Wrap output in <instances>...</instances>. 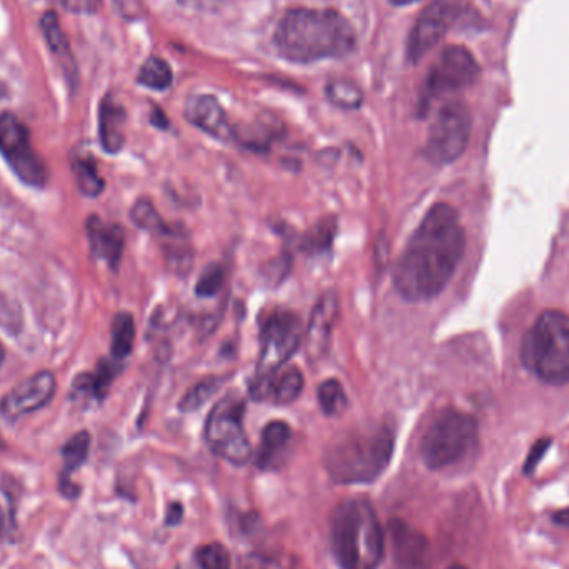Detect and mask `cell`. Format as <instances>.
I'll return each instance as SVG.
<instances>
[{"mask_svg": "<svg viewBox=\"0 0 569 569\" xmlns=\"http://www.w3.org/2000/svg\"><path fill=\"white\" fill-rule=\"evenodd\" d=\"M465 250V230L455 208L436 203L396 260V292L408 302H428L438 297L455 275Z\"/></svg>", "mask_w": 569, "mask_h": 569, "instance_id": "obj_1", "label": "cell"}, {"mask_svg": "<svg viewBox=\"0 0 569 569\" xmlns=\"http://www.w3.org/2000/svg\"><path fill=\"white\" fill-rule=\"evenodd\" d=\"M275 44L285 59L310 64L345 57L355 49L352 24L335 10H290L275 30Z\"/></svg>", "mask_w": 569, "mask_h": 569, "instance_id": "obj_2", "label": "cell"}, {"mask_svg": "<svg viewBox=\"0 0 569 569\" xmlns=\"http://www.w3.org/2000/svg\"><path fill=\"white\" fill-rule=\"evenodd\" d=\"M385 531L365 498H347L332 515V550L342 569H377L385 558Z\"/></svg>", "mask_w": 569, "mask_h": 569, "instance_id": "obj_3", "label": "cell"}, {"mask_svg": "<svg viewBox=\"0 0 569 569\" xmlns=\"http://www.w3.org/2000/svg\"><path fill=\"white\" fill-rule=\"evenodd\" d=\"M395 433L388 426L352 431L333 441L325 451V470L338 485H368L390 466Z\"/></svg>", "mask_w": 569, "mask_h": 569, "instance_id": "obj_4", "label": "cell"}, {"mask_svg": "<svg viewBox=\"0 0 569 569\" xmlns=\"http://www.w3.org/2000/svg\"><path fill=\"white\" fill-rule=\"evenodd\" d=\"M521 362L535 377L551 385L569 381V317L548 310L526 333Z\"/></svg>", "mask_w": 569, "mask_h": 569, "instance_id": "obj_5", "label": "cell"}, {"mask_svg": "<svg viewBox=\"0 0 569 569\" xmlns=\"http://www.w3.org/2000/svg\"><path fill=\"white\" fill-rule=\"evenodd\" d=\"M478 425L473 416L446 408L431 420L421 438L420 456L426 468L448 470L475 453Z\"/></svg>", "mask_w": 569, "mask_h": 569, "instance_id": "obj_6", "label": "cell"}, {"mask_svg": "<svg viewBox=\"0 0 569 569\" xmlns=\"http://www.w3.org/2000/svg\"><path fill=\"white\" fill-rule=\"evenodd\" d=\"M302 320L290 310L272 312L263 320L260 332V358L257 373L250 386L253 400L265 401L270 398L272 378L302 345Z\"/></svg>", "mask_w": 569, "mask_h": 569, "instance_id": "obj_7", "label": "cell"}, {"mask_svg": "<svg viewBox=\"0 0 569 569\" xmlns=\"http://www.w3.org/2000/svg\"><path fill=\"white\" fill-rule=\"evenodd\" d=\"M245 401L235 393L223 396L213 406L205 423V440L222 460L242 466L252 458V445L243 428Z\"/></svg>", "mask_w": 569, "mask_h": 569, "instance_id": "obj_8", "label": "cell"}, {"mask_svg": "<svg viewBox=\"0 0 569 569\" xmlns=\"http://www.w3.org/2000/svg\"><path fill=\"white\" fill-rule=\"evenodd\" d=\"M470 135V110L461 102H448L431 125L425 145L426 159L436 165L453 164L465 154Z\"/></svg>", "mask_w": 569, "mask_h": 569, "instance_id": "obj_9", "label": "cell"}, {"mask_svg": "<svg viewBox=\"0 0 569 569\" xmlns=\"http://www.w3.org/2000/svg\"><path fill=\"white\" fill-rule=\"evenodd\" d=\"M0 154L24 184L35 189L47 184L49 172L30 142L29 130L10 112L0 114Z\"/></svg>", "mask_w": 569, "mask_h": 569, "instance_id": "obj_10", "label": "cell"}, {"mask_svg": "<svg viewBox=\"0 0 569 569\" xmlns=\"http://www.w3.org/2000/svg\"><path fill=\"white\" fill-rule=\"evenodd\" d=\"M480 67L470 50L461 45H451L441 52L426 77V94L431 99L453 94L475 84Z\"/></svg>", "mask_w": 569, "mask_h": 569, "instance_id": "obj_11", "label": "cell"}, {"mask_svg": "<svg viewBox=\"0 0 569 569\" xmlns=\"http://www.w3.org/2000/svg\"><path fill=\"white\" fill-rule=\"evenodd\" d=\"M465 10V0H435L426 7L416 20L408 40V57L411 62L423 59L451 29L461 12Z\"/></svg>", "mask_w": 569, "mask_h": 569, "instance_id": "obj_12", "label": "cell"}, {"mask_svg": "<svg viewBox=\"0 0 569 569\" xmlns=\"http://www.w3.org/2000/svg\"><path fill=\"white\" fill-rule=\"evenodd\" d=\"M54 373L39 372L14 386L0 400V415L7 421H17L44 408L55 393Z\"/></svg>", "mask_w": 569, "mask_h": 569, "instance_id": "obj_13", "label": "cell"}, {"mask_svg": "<svg viewBox=\"0 0 569 569\" xmlns=\"http://www.w3.org/2000/svg\"><path fill=\"white\" fill-rule=\"evenodd\" d=\"M391 555L396 569H431L433 551L421 531L405 521H390Z\"/></svg>", "mask_w": 569, "mask_h": 569, "instance_id": "obj_14", "label": "cell"}, {"mask_svg": "<svg viewBox=\"0 0 569 569\" xmlns=\"http://www.w3.org/2000/svg\"><path fill=\"white\" fill-rule=\"evenodd\" d=\"M338 315H340L338 295L333 290H328V292L323 293L313 308L312 317L308 323L305 347H307L310 362H318L327 355Z\"/></svg>", "mask_w": 569, "mask_h": 569, "instance_id": "obj_15", "label": "cell"}, {"mask_svg": "<svg viewBox=\"0 0 569 569\" xmlns=\"http://www.w3.org/2000/svg\"><path fill=\"white\" fill-rule=\"evenodd\" d=\"M185 117L190 124L213 139L230 140L233 137L232 125L222 105L212 95H193L185 105Z\"/></svg>", "mask_w": 569, "mask_h": 569, "instance_id": "obj_16", "label": "cell"}, {"mask_svg": "<svg viewBox=\"0 0 569 569\" xmlns=\"http://www.w3.org/2000/svg\"><path fill=\"white\" fill-rule=\"evenodd\" d=\"M87 233L95 257L105 260L114 270L119 267L125 247V233L122 227L114 223H104L97 215H92L87 222Z\"/></svg>", "mask_w": 569, "mask_h": 569, "instance_id": "obj_17", "label": "cell"}, {"mask_svg": "<svg viewBox=\"0 0 569 569\" xmlns=\"http://www.w3.org/2000/svg\"><path fill=\"white\" fill-rule=\"evenodd\" d=\"M292 440V428L285 421H272L262 431V445L258 450L255 465L260 470H277L285 458V451Z\"/></svg>", "mask_w": 569, "mask_h": 569, "instance_id": "obj_18", "label": "cell"}, {"mask_svg": "<svg viewBox=\"0 0 569 569\" xmlns=\"http://www.w3.org/2000/svg\"><path fill=\"white\" fill-rule=\"evenodd\" d=\"M125 110L112 97H105L100 105V142L109 154H117L125 144Z\"/></svg>", "mask_w": 569, "mask_h": 569, "instance_id": "obj_19", "label": "cell"}, {"mask_svg": "<svg viewBox=\"0 0 569 569\" xmlns=\"http://www.w3.org/2000/svg\"><path fill=\"white\" fill-rule=\"evenodd\" d=\"M305 388V377L302 370L297 367L280 368L272 378L270 385V398L277 405H292L302 395Z\"/></svg>", "mask_w": 569, "mask_h": 569, "instance_id": "obj_20", "label": "cell"}, {"mask_svg": "<svg viewBox=\"0 0 569 569\" xmlns=\"http://www.w3.org/2000/svg\"><path fill=\"white\" fill-rule=\"evenodd\" d=\"M117 372H119L117 363L102 360L94 373H85L77 377L74 383V393L90 395L92 398L102 400L107 395Z\"/></svg>", "mask_w": 569, "mask_h": 569, "instance_id": "obj_21", "label": "cell"}, {"mask_svg": "<svg viewBox=\"0 0 569 569\" xmlns=\"http://www.w3.org/2000/svg\"><path fill=\"white\" fill-rule=\"evenodd\" d=\"M42 30H44L45 39H47V44L50 45V50L59 57L60 64L65 67V72H72V75L75 77L77 69H75L74 55L70 52L69 42H67V37L60 29L59 19H57V15L54 12L44 15Z\"/></svg>", "mask_w": 569, "mask_h": 569, "instance_id": "obj_22", "label": "cell"}, {"mask_svg": "<svg viewBox=\"0 0 569 569\" xmlns=\"http://www.w3.org/2000/svg\"><path fill=\"white\" fill-rule=\"evenodd\" d=\"M72 172L80 192L87 197H99L105 182L99 175L94 159L89 155L75 154L72 157Z\"/></svg>", "mask_w": 569, "mask_h": 569, "instance_id": "obj_23", "label": "cell"}, {"mask_svg": "<svg viewBox=\"0 0 569 569\" xmlns=\"http://www.w3.org/2000/svg\"><path fill=\"white\" fill-rule=\"evenodd\" d=\"M90 450V435L87 431H79L65 443L62 448V458H64V473H62V481H67L64 486V493L69 488L70 473L79 470L84 465Z\"/></svg>", "mask_w": 569, "mask_h": 569, "instance_id": "obj_24", "label": "cell"}, {"mask_svg": "<svg viewBox=\"0 0 569 569\" xmlns=\"http://www.w3.org/2000/svg\"><path fill=\"white\" fill-rule=\"evenodd\" d=\"M135 342L134 317L130 313L115 315L112 322V357L124 360L129 357Z\"/></svg>", "mask_w": 569, "mask_h": 569, "instance_id": "obj_25", "label": "cell"}, {"mask_svg": "<svg viewBox=\"0 0 569 569\" xmlns=\"http://www.w3.org/2000/svg\"><path fill=\"white\" fill-rule=\"evenodd\" d=\"M130 217L137 227L144 228L147 232L159 233V235H172L174 233L167 227L164 218L160 217L154 203L147 198H140L134 203V207L130 210Z\"/></svg>", "mask_w": 569, "mask_h": 569, "instance_id": "obj_26", "label": "cell"}, {"mask_svg": "<svg viewBox=\"0 0 569 569\" xmlns=\"http://www.w3.org/2000/svg\"><path fill=\"white\" fill-rule=\"evenodd\" d=\"M318 403L327 416H340L348 408V396L338 380L323 381L318 386Z\"/></svg>", "mask_w": 569, "mask_h": 569, "instance_id": "obj_27", "label": "cell"}, {"mask_svg": "<svg viewBox=\"0 0 569 569\" xmlns=\"http://www.w3.org/2000/svg\"><path fill=\"white\" fill-rule=\"evenodd\" d=\"M174 74L170 65L159 57H150L139 72L140 84L152 90H167L172 85Z\"/></svg>", "mask_w": 569, "mask_h": 569, "instance_id": "obj_28", "label": "cell"}, {"mask_svg": "<svg viewBox=\"0 0 569 569\" xmlns=\"http://www.w3.org/2000/svg\"><path fill=\"white\" fill-rule=\"evenodd\" d=\"M337 232V220L333 217L323 218L303 238V250L308 253H322L330 248Z\"/></svg>", "mask_w": 569, "mask_h": 569, "instance_id": "obj_29", "label": "cell"}, {"mask_svg": "<svg viewBox=\"0 0 569 569\" xmlns=\"http://www.w3.org/2000/svg\"><path fill=\"white\" fill-rule=\"evenodd\" d=\"M327 97L332 104L342 109H358L363 104V92L360 87L348 80H333L327 87Z\"/></svg>", "mask_w": 569, "mask_h": 569, "instance_id": "obj_30", "label": "cell"}, {"mask_svg": "<svg viewBox=\"0 0 569 569\" xmlns=\"http://www.w3.org/2000/svg\"><path fill=\"white\" fill-rule=\"evenodd\" d=\"M222 383L223 380L212 377L205 378V380L200 381L197 385L192 386V388L185 393L184 398L180 400V410L185 411V413L200 410V408L217 393Z\"/></svg>", "mask_w": 569, "mask_h": 569, "instance_id": "obj_31", "label": "cell"}, {"mask_svg": "<svg viewBox=\"0 0 569 569\" xmlns=\"http://www.w3.org/2000/svg\"><path fill=\"white\" fill-rule=\"evenodd\" d=\"M195 560L200 569H230L232 558L222 543L203 545L195 551Z\"/></svg>", "mask_w": 569, "mask_h": 569, "instance_id": "obj_32", "label": "cell"}, {"mask_svg": "<svg viewBox=\"0 0 569 569\" xmlns=\"http://www.w3.org/2000/svg\"><path fill=\"white\" fill-rule=\"evenodd\" d=\"M225 283V272L218 263H210L198 277L195 292L203 298L215 297Z\"/></svg>", "mask_w": 569, "mask_h": 569, "instance_id": "obj_33", "label": "cell"}, {"mask_svg": "<svg viewBox=\"0 0 569 569\" xmlns=\"http://www.w3.org/2000/svg\"><path fill=\"white\" fill-rule=\"evenodd\" d=\"M15 508L17 500L12 490L0 488V538L10 540L15 533Z\"/></svg>", "mask_w": 569, "mask_h": 569, "instance_id": "obj_34", "label": "cell"}, {"mask_svg": "<svg viewBox=\"0 0 569 569\" xmlns=\"http://www.w3.org/2000/svg\"><path fill=\"white\" fill-rule=\"evenodd\" d=\"M240 569H283L277 560L272 556L262 555V553H252L242 560Z\"/></svg>", "mask_w": 569, "mask_h": 569, "instance_id": "obj_35", "label": "cell"}, {"mask_svg": "<svg viewBox=\"0 0 569 569\" xmlns=\"http://www.w3.org/2000/svg\"><path fill=\"white\" fill-rule=\"evenodd\" d=\"M550 440H540L536 441L535 446L531 448L530 455H528V460L525 463V473L530 475L536 470V466L540 463L541 458L546 455V451L550 448Z\"/></svg>", "mask_w": 569, "mask_h": 569, "instance_id": "obj_36", "label": "cell"}, {"mask_svg": "<svg viewBox=\"0 0 569 569\" xmlns=\"http://www.w3.org/2000/svg\"><path fill=\"white\" fill-rule=\"evenodd\" d=\"M102 0H60V4L74 14H94Z\"/></svg>", "mask_w": 569, "mask_h": 569, "instance_id": "obj_37", "label": "cell"}, {"mask_svg": "<svg viewBox=\"0 0 569 569\" xmlns=\"http://www.w3.org/2000/svg\"><path fill=\"white\" fill-rule=\"evenodd\" d=\"M184 518V506L182 503H177L174 501L172 505L169 506L167 510V518H165V523L169 526L179 525L180 521Z\"/></svg>", "mask_w": 569, "mask_h": 569, "instance_id": "obj_38", "label": "cell"}, {"mask_svg": "<svg viewBox=\"0 0 569 569\" xmlns=\"http://www.w3.org/2000/svg\"><path fill=\"white\" fill-rule=\"evenodd\" d=\"M185 4L195 9H215L218 5L222 4L223 0H182Z\"/></svg>", "mask_w": 569, "mask_h": 569, "instance_id": "obj_39", "label": "cell"}, {"mask_svg": "<svg viewBox=\"0 0 569 569\" xmlns=\"http://www.w3.org/2000/svg\"><path fill=\"white\" fill-rule=\"evenodd\" d=\"M555 523L563 526V528H569V508H565V510L558 511V513H556Z\"/></svg>", "mask_w": 569, "mask_h": 569, "instance_id": "obj_40", "label": "cell"}, {"mask_svg": "<svg viewBox=\"0 0 569 569\" xmlns=\"http://www.w3.org/2000/svg\"><path fill=\"white\" fill-rule=\"evenodd\" d=\"M391 2H393L395 5H410L415 4V2H418V0H391Z\"/></svg>", "mask_w": 569, "mask_h": 569, "instance_id": "obj_41", "label": "cell"}, {"mask_svg": "<svg viewBox=\"0 0 569 569\" xmlns=\"http://www.w3.org/2000/svg\"><path fill=\"white\" fill-rule=\"evenodd\" d=\"M4 357H5L4 347L0 345V365H2V362H4Z\"/></svg>", "mask_w": 569, "mask_h": 569, "instance_id": "obj_42", "label": "cell"}, {"mask_svg": "<svg viewBox=\"0 0 569 569\" xmlns=\"http://www.w3.org/2000/svg\"><path fill=\"white\" fill-rule=\"evenodd\" d=\"M448 569H468V568H465V566H463V565H453V566H450V568H448Z\"/></svg>", "mask_w": 569, "mask_h": 569, "instance_id": "obj_43", "label": "cell"}, {"mask_svg": "<svg viewBox=\"0 0 569 569\" xmlns=\"http://www.w3.org/2000/svg\"><path fill=\"white\" fill-rule=\"evenodd\" d=\"M175 569H187V568H184V566H177V568Z\"/></svg>", "mask_w": 569, "mask_h": 569, "instance_id": "obj_44", "label": "cell"}, {"mask_svg": "<svg viewBox=\"0 0 569 569\" xmlns=\"http://www.w3.org/2000/svg\"><path fill=\"white\" fill-rule=\"evenodd\" d=\"M0 445H2V438H0Z\"/></svg>", "mask_w": 569, "mask_h": 569, "instance_id": "obj_45", "label": "cell"}]
</instances>
